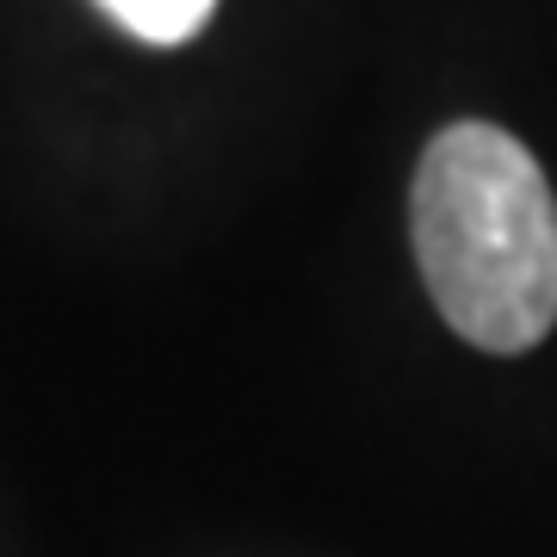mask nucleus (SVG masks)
<instances>
[{
    "mask_svg": "<svg viewBox=\"0 0 557 557\" xmlns=\"http://www.w3.org/2000/svg\"><path fill=\"white\" fill-rule=\"evenodd\" d=\"M421 285L483 354H527L557 322V199L502 124H446L409 193Z\"/></svg>",
    "mask_w": 557,
    "mask_h": 557,
    "instance_id": "1",
    "label": "nucleus"
},
{
    "mask_svg": "<svg viewBox=\"0 0 557 557\" xmlns=\"http://www.w3.org/2000/svg\"><path fill=\"white\" fill-rule=\"evenodd\" d=\"M100 7L143 44H186L218 13V0H100Z\"/></svg>",
    "mask_w": 557,
    "mask_h": 557,
    "instance_id": "2",
    "label": "nucleus"
}]
</instances>
